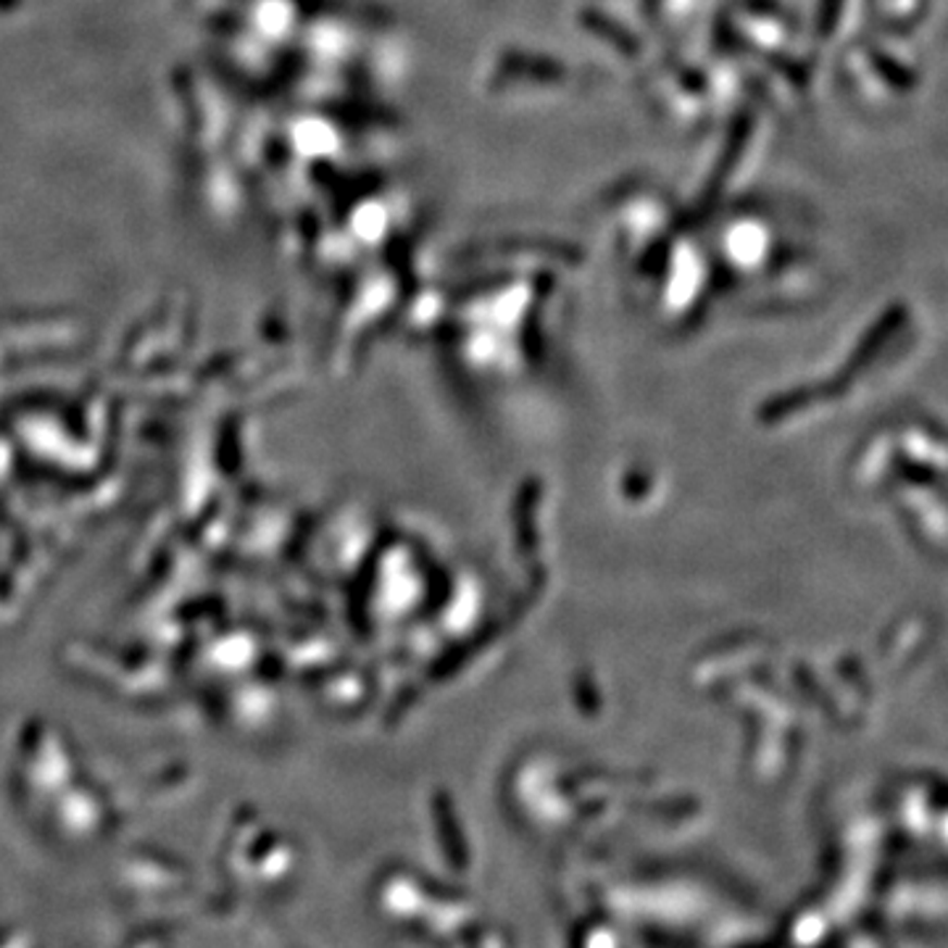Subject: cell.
I'll return each instance as SVG.
<instances>
[]
</instances>
